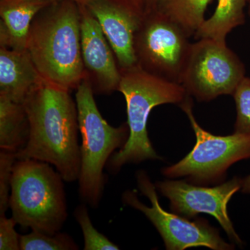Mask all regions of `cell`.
<instances>
[{
  "label": "cell",
  "instance_id": "d6986e66",
  "mask_svg": "<svg viewBox=\"0 0 250 250\" xmlns=\"http://www.w3.org/2000/svg\"><path fill=\"white\" fill-rule=\"evenodd\" d=\"M75 219L80 225L84 239L85 250H118L119 247L110 241L107 237L99 232L94 228L84 205L78 206L75 210Z\"/></svg>",
  "mask_w": 250,
  "mask_h": 250
},
{
  "label": "cell",
  "instance_id": "277c9868",
  "mask_svg": "<svg viewBox=\"0 0 250 250\" xmlns=\"http://www.w3.org/2000/svg\"><path fill=\"white\" fill-rule=\"evenodd\" d=\"M63 181L48 163L16 161L9 200L16 224L46 234L59 232L67 217Z\"/></svg>",
  "mask_w": 250,
  "mask_h": 250
},
{
  "label": "cell",
  "instance_id": "7a4b0ae2",
  "mask_svg": "<svg viewBox=\"0 0 250 250\" xmlns=\"http://www.w3.org/2000/svg\"><path fill=\"white\" fill-rule=\"evenodd\" d=\"M80 22V4L54 1L36 15L27 39V49L42 78L70 91L85 78Z\"/></svg>",
  "mask_w": 250,
  "mask_h": 250
},
{
  "label": "cell",
  "instance_id": "8fae6325",
  "mask_svg": "<svg viewBox=\"0 0 250 250\" xmlns=\"http://www.w3.org/2000/svg\"><path fill=\"white\" fill-rule=\"evenodd\" d=\"M85 5L100 23L120 70L137 65L134 39L143 22L144 10L131 0H89Z\"/></svg>",
  "mask_w": 250,
  "mask_h": 250
},
{
  "label": "cell",
  "instance_id": "52a82bcc",
  "mask_svg": "<svg viewBox=\"0 0 250 250\" xmlns=\"http://www.w3.org/2000/svg\"><path fill=\"white\" fill-rule=\"evenodd\" d=\"M245 74L244 64L227 44L201 39L191 43L179 83L197 101L210 102L233 95Z\"/></svg>",
  "mask_w": 250,
  "mask_h": 250
},
{
  "label": "cell",
  "instance_id": "603a6c76",
  "mask_svg": "<svg viewBox=\"0 0 250 250\" xmlns=\"http://www.w3.org/2000/svg\"><path fill=\"white\" fill-rule=\"evenodd\" d=\"M158 1L159 0H143L145 14L155 10Z\"/></svg>",
  "mask_w": 250,
  "mask_h": 250
},
{
  "label": "cell",
  "instance_id": "2e32d148",
  "mask_svg": "<svg viewBox=\"0 0 250 250\" xmlns=\"http://www.w3.org/2000/svg\"><path fill=\"white\" fill-rule=\"evenodd\" d=\"M247 0H218L211 17L206 19L195 33L196 40L208 39L227 44V36L235 28L246 22L245 7Z\"/></svg>",
  "mask_w": 250,
  "mask_h": 250
},
{
  "label": "cell",
  "instance_id": "3957f363",
  "mask_svg": "<svg viewBox=\"0 0 250 250\" xmlns=\"http://www.w3.org/2000/svg\"><path fill=\"white\" fill-rule=\"evenodd\" d=\"M121 73L118 91L126 100L129 135L123 147L113 153L108 160V168L113 173L126 164L161 159L148 136L149 114L159 105L174 104L180 106L190 96L180 83L152 75L138 64L121 70Z\"/></svg>",
  "mask_w": 250,
  "mask_h": 250
},
{
  "label": "cell",
  "instance_id": "7402d4cb",
  "mask_svg": "<svg viewBox=\"0 0 250 250\" xmlns=\"http://www.w3.org/2000/svg\"><path fill=\"white\" fill-rule=\"evenodd\" d=\"M16 225L12 217L8 218L5 215H0V250H21V236L15 229Z\"/></svg>",
  "mask_w": 250,
  "mask_h": 250
},
{
  "label": "cell",
  "instance_id": "7c38bea8",
  "mask_svg": "<svg viewBox=\"0 0 250 250\" xmlns=\"http://www.w3.org/2000/svg\"><path fill=\"white\" fill-rule=\"evenodd\" d=\"M81 45L85 78L94 93L118 90L121 73L109 42L98 20L85 4H80Z\"/></svg>",
  "mask_w": 250,
  "mask_h": 250
},
{
  "label": "cell",
  "instance_id": "e0dca14e",
  "mask_svg": "<svg viewBox=\"0 0 250 250\" xmlns=\"http://www.w3.org/2000/svg\"><path fill=\"white\" fill-rule=\"evenodd\" d=\"M211 0H159L156 9L175 23L188 37L195 35L205 22Z\"/></svg>",
  "mask_w": 250,
  "mask_h": 250
},
{
  "label": "cell",
  "instance_id": "d4e9b609",
  "mask_svg": "<svg viewBox=\"0 0 250 250\" xmlns=\"http://www.w3.org/2000/svg\"><path fill=\"white\" fill-rule=\"evenodd\" d=\"M49 1L54 2V1H65V0H49ZM67 1H75L80 4H85L89 0H67Z\"/></svg>",
  "mask_w": 250,
  "mask_h": 250
},
{
  "label": "cell",
  "instance_id": "9a60e30c",
  "mask_svg": "<svg viewBox=\"0 0 250 250\" xmlns=\"http://www.w3.org/2000/svg\"><path fill=\"white\" fill-rule=\"evenodd\" d=\"M29 122L23 104L0 96V148L18 152L27 144Z\"/></svg>",
  "mask_w": 250,
  "mask_h": 250
},
{
  "label": "cell",
  "instance_id": "ba28073f",
  "mask_svg": "<svg viewBox=\"0 0 250 250\" xmlns=\"http://www.w3.org/2000/svg\"><path fill=\"white\" fill-rule=\"evenodd\" d=\"M140 191L152 204L149 207L140 201L134 191H125L123 195L125 204L143 212L164 239L166 249L183 250L193 247H206L214 250H230L234 246L226 243L218 229L210 226L205 219L190 221L187 218L164 210L159 204L155 186L144 171L136 174Z\"/></svg>",
  "mask_w": 250,
  "mask_h": 250
},
{
  "label": "cell",
  "instance_id": "8992f818",
  "mask_svg": "<svg viewBox=\"0 0 250 250\" xmlns=\"http://www.w3.org/2000/svg\"><path fill=\"white\" fill-rule=\"evenodd\" d=\"M179 106L190 121L196 143L182 160L163 169L166 177H186L195 184H217L225 179L230 166L250 159V133L235 132L229 136L210 134L202 129L195 119L190 96Z\"/></svg>",
  "mask_w": 250,
  "mask_h": 250
},
{
  "label": "cell",
  "instance_id": "44dd1931",
  "mask_svg": "<svg viewBox=\"0 0 250 250\" xmlns=\"http://www.w3.org/2000/svg\"><path fill=\"white\" fill-rule=\"evenodd\" d=\"M16 161V153L0 152V215H5L9 208L13 169Z\"/></svg>",
  "mask_w": 250,
  "mask_h": 250
},
{
  "label": "cell",
  "instance_id": "4316f807",
  "mask_svg": "<svg viewBox=\"0 0 250 250\" xmlns=\"http://www.w3.org/2000/svg\"><path fill=\"white\" fill-rule=\"evenodd\" d=\"M247 2H248V4H249V12L250 15V0H247Z\"/></svg>",
  "mask_w": 250,
  "mask_h": 250
},
{
  "label": "cell",
  "instance_id": "9c48e42d",
  "mask_svg": "<svg viewBox=\"0 0 250 250\" xmlns=\"http://www.w3.org/2000/svg\"><path fill=\"white\" fill-rule=\"evenodd\" d=\"M190 46L181 28L156 9L145 14L135 35L138 65L152 75L179 83Z\"/></svg>",
  "mask_w": 250,
  "mask_h": 250
},
{
  "label": "cell",
  "instance_id": "ffe728a7",
  "mask_svg": "<svg viewBox=\"0 0 250 250\" xmlns=\"http://www.w3.org/2000/svg\"><path fill=\"white\" fill-rule=\"evenodd\" d=\"M236 107L235 132L250 133V78L245 77L233 94Z\"/></svg>",
  "mask_w": 250,
  "mask_h": 250
},
{
  "label": "cell",
  "instance_id": "cb8c5ba5",
  "mask_svg": "<svg viewBox=\"0 0 250 250\" xmlns=\"http://www.w3.org/2000/svg\"><path fill=\"white\" fill-rule=\"evenodd\" d=\"M242 192L250 195V174L242 180Z\"/></svg>",
  "mask_w": 250,
  "mask_h": 250
},
{
  "label": "cell",
  "instance_id": "30bf717a",
  "mask_svg": "<svg viewBox=\"0 0 250 250\" xmlns=\"http://www.w3.org/2000/svg\"><path fill=\"white\" fill-rule=\"evenodd\" d=\"M242 180L233 177L217 187H197L183 180L157 182L156 188L170 201L174 213L192 218L200 213L214 217L233 243L243 245L229 217L228 205L233 195L242 187Z\"/></svg>",
  "mask_w": 250,
  "mask_h": 250
},
{
  "label": "cell",
  "instance_id": "484cf974",
  "mask_svg": "<svg viewBox=\"0 0 250 250\" xmlns=\"http://www.w3.org/2000/svg\"><path fill=\"white\" fill-rule=\"evenodd\" d=\"M131 1L134 2L135 4L137 5L139 7L142 8V9L144 10V3H143V0H131Z\"/></svg>",
  "mask_w": 250,
  "mask_h": 250
},
{
  "label": "cell",
  "instance_id": "4fadbf2b",
  "mask_svg": "<svg viewBox=\"0 0 250 250\" xmlns=\"http://www.w3.org/2000/svg\"><path fill=\"white\" fill-rule=\"evenodd\" d=\"M43 80L27 49L0 47V96L23 104Z\"/></svg>",
  "mask_w": 250,
  "mask_h": 250
},
{
  "label": "cell",
  "instance_id": "ac0fdd59",
  "mask_svg": "<svg viewBox=\"0 0 250 250\" xmlns=\"http://www.w3.org/2000/svg\"><path fill=\"white\" fill-rule=\"evenodd\" d=\"M21 250H75L78 246L67 233L58 232L54 235L32 231L21 236Z\"/></svg>",
  "mask_w": 250,
  "mask_h": 250
},
{
  "label": "cell",
  "instance_id": "5b68a950",
  "mask_svg": "<svg viewBox=\"0 0 250 250\" xmlns=\"http://www.w3.org/2000/svg\"><path fill=\"white\" fill-rule=\"evenodd\" d=\"M76 90L79 128L82 135L79 191L83 201L97 208L106 182L104 167L116 149H121L127 141L129 126L126 124L114 127L104 119L88 80L82 81Z\"/></svg>",
  "mask_w": 250,
  "mask_h": 250
},
{
  "label": "cell",
  "instance_id": "6da1fadb",
  "mask_svg": "<svg viewBox=\"0 0 250 250\" xmlns=\"http://www.w3.org/2000/svg\"><path fill=\"white\" fill-rule=\"evenodd\" d=\"M29 122L27 144L17 160L48 163L66 182L77 181L81 168L78 111L70 90L44 80L24 100Z\"/></svg>",
  "mask_w": 250,
  "mask_h": 250
},
{
  "label": "cell",
  "instance_id": "5bb4252c",
  "mask_svg": "<svg viewBox=\"0 0 250 250\" xmlns=\"http://www.w3.org/2000/svg\"><path fill=\"white\" fill-rule=\"evenodd\" d=\"M51 2L49 0H0V47L27 49L31 23Z\"/></svg>",
  "mask_w": 250,
  "mask_h": 250
}]
</instances>
